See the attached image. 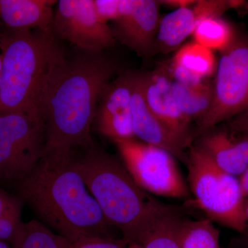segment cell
<instances>
[{
  "mask_svg": "<svg viewBox=\"0 0 248 248\" xmlns=\"http://www.w3.org/2000/svg\"><path fill=\"white\" fill-rule=\"evenodd\" d=\"M76 150L42 155L17 183L18 197L57 234L73 243L83 237L114 238V227L103 215L75 166Z\"/></svg>",
  "mask_w": 248,
  "mask_h": 248,
  "instance_id": "1",
  "label": "cell"
},
{
  "mask_svg": "<svg viewBox=\"0 0 248 248\" xmlns=\"http://www.w3.org/2000/svg\"><path fill=\"white\" fill-rule=\"evenodd\" d=\"M117 71L103 52L82 51L54 69L40 102L46 129L44 154L94 146L91 131L98 102Z\"/></svg>",
  "mask_w": 248,
  "mask_h": 248,
  "instance_id": "2",
  "label": "cell"
},
{
  "mask_svg": "<svg viewBox=\"0 0 248 248\" xmlns=\"http://www.w3.org/2000/svg\"><path fill=\"white\" fill-rule=\"evenodd\" d=\"M83 150L79 156L75 153L77 170L106 219L133 246L165 203L140 187L115 156L95 146Z\"/></svg>",
  "mask_w": 248,
  "mask_h": 248,
  "instance_id": "3",
  "label": "cell"
},
{
  "mask_svg": "<svg viewBox=\"0 0 248 248\" xmlns=\"http://www.w3.org/2000/svg\"><path fill=\"white\" fill-rule=\"evenodd\" d=\"M2 73L0 113L42 117L41 99L55 68L66 53L53 32L11 31L0 36Z\"/></svg>",
  "mask_w": 248,
  "mask_h": 248,
  "instance_id": "4",
  "label": "cell"
},
{
  "mask_svg": "<svg viewBox=\"0 0 248 248\" xmlns=\"http://www.w3.org/2000/svg\"><path fill=\"white\" fill-rule=\"evenodd\" d=\"M186 164L195 203L212 221L244 232L245 200L239 179L220 169L200 148H190Z\"/></svg>",
  "mask_w": 248,
  "mask_h": 248,
  "instance_id": "5",
  "label": "cell"
},
{
  "mask_svg": "<svg viewBox=\"0 0 248 248\" xmlns=\"http://www.w3.org/2000/svg\"><path fill=\"white\" fill-rule=\"evenodd\" d=\"M221 53L213 84V103L199 122V134L248 112V36L236 34L232 45Z\"/></svg>",
  "mask_w": 248,
  "mask_h": 248,
  "instance_id": "6",
  "label": "cell"
},
{
  "mask_svg": "<svg viewBox=\"0 0 248 248\" xmlns=\"http://www.w3.org/2000/svg\"><path fill=\"white\" fill-rule=\"evenodd\" d=\"M46 129L42 117L0 113V180L19 183L45 151Z\"/></svg>",
  "mask_w": 248,
  "mask_h": 248,
  "instance_id": "7",
  "label": "cell"
},
{
  "mask_svg": "<svg viewBox=\"0 0 248 248\" xmlns=\"http://www.w3.org/2000/svg\"><path fill=\"white\" fill-rule=\"evenodd\" d=\"M114 142L125 169L143 190L169 198L188 197L187 184L169 151L135 138Z\"/></svg>",
  "mask_w": 248,
  "mask_h": 248,
  "instance_id": "8",
  "label": "cell"
},
{
  "mask_svg": "<svg viewBox=\"0 0 248 248\" xmlns=\"http://www.w3.org/2000/svg\"><path fill=\"white\" fill-rule=\"evenodd\" d=\"M52 31L82 51L100 53L115 45L113 32L98 16L94 0L58 1Z\"/></svg>",
  "mask_w": 248,
  "mask_h": 248,
  "instance_id": "9",
  "label": "cell"
},
{
  "mask_svg": "<svg viewBox=\"0 0 248 248\" xmlns=\"http://www.w3.org/2000/svg\"><path fill=\"white\" fill-rule=\"evenodd\" d=\"M160 19L157 1L122 0L120 18L112 32L124 45L146 56L154 50Z\"/></svg>",
  "mask_w": 248,
  "mask_h": 248,
  "instance_id": "10",
  "label": "cell"
},
{
  "mask_svg": "<svg viewBox=\"0 0 248 248\" xmlns=\"http://www.w3.org/2000/svg\"><path fill=\"white\" fill-rule=\"evenodd\" d=\"M99 102L94 121L101 133L113 141L135 138L132 117L131 73L109 83Z\"/></svg>",
  "mask_w": 248,
  "mask_h": 248,
  "instance_id": "11",
  "label": "cell"
},
{
  "mask_svg": "<svg viewBox=\"0 0 248 248\" xmlns=\"http://www.w3.org/2000/svg\"><path fill=\"white\" fill-rule=\"evenodd\" d=\"M231 0H199L192 6L174 10L160 19L155 47L164 53L177 50L205 18L222 17L231 9Z\"/></svg>",
  "mask_w": 248,
  "mask_h": 248,
  "instance_id": "12",
  "label": "cell"
},
{
  "mask_svg": "<svg viewBox=\"0 0 248 248\" xmlns=\"http://www.w3.org/2000/svg\"><path fill=\"white\" fill-rule=\"evenodd\" d=\"M143 95L153 114L187 146L190 141V123L182 115L172 93V78L167 67L140 74Z\"/></svg>",
  "mask_w": 248,
  "mask_h": 248,
  "instance_id": "13",
  "label": "cell"
},
{
  "mask_svg": "<svg viewBox=\"0 0 248 248\" xmlns=\"http://www.w3.org/2000/svg\"><path fill=\"white\" fill-rule=\"evenodd\" d=\"M132 117L135 138L140 141L163 148L186 162V146L153 114L143 95L140 74L131 73Z\"/></svg>",
  "mask_w": 248,
  "mask_h": 248,
  "instance_id": "14",
  "label": "cell"
},
{
  "mask_svg": "<svg viewBox=\"0 0 248 248\" xmlns=\"http://www.w3.org/2000/svg\"><path fill=\"white\" fill-rule=\"evenodd\" d=\"M197 146L224 172L240 177L248 167V139L244 133L226 130L202 134Z\"/></svg>",
  "mask_w": 248,
  "mask_h": 248,
  "instance_id": "15",
  "label": "cell"
},
{
  "mask_svg": "<svg viewBox=\"0 0 248 248\" xmlns=\"http://www.w3.org/2000/svg\"><path fill=\"white\" fill-rule=\"evenodd\" d=\"M52 0H0V17L13 31L40 30L53 32Z\"/></svg>",
  "mask_w": 248,
  "mask_h": 248,
  "instance_id": "16",
  "label": "cell"
},
{
  "mask_svg": "<svg viewBox=\"0 0 248 248\" xmlns=\"http://www.w3.org/2000/svg\"><path fill=\"white\" fill-rule=\"evenodd\" d=\"M184 218L177 208L165 204L133 246L137 248H180L179 232Z\"/></svg>",
  "mask_w": 248,
  "mask_h": 248,
  "instance_id": "17",
  "label": "cell"
},
{
  "mask_svg": "<svg viewBox=\"0 0 248 248\" xmlns=\"http://www.w3.org/2000/svg\"><path fill=\"white\" fill-rule=\"evenodd\" d=\"M171 88L178 108L189 123L200 122L208 113L213 100V84L205 81L192 87L172 80Z\"/></svg>",
  "mask_w": 248,
  "mask_h": 248,
  "instance_id": "18",
  "label": "cell"
},
{
  "mask_svg": "<svg viewBox=\"0 0 248 248\" xmlns=\"http://www.w3.org/2000/svg\"><path fill=\"white\" fill-rule=\"evenodd\" d=\"M236 35L232 26L222 17L202 19L192 35L196 43L212 51L221 53L232 45Z\"/></svg>",
  "mask_w": 248,
  "mask_h": 248,
  "instance_id": "19",
  "label": "cell"
},
{
  "mask_svg": "<svg viewBox=\"0 0 248 248\" xmlns=\"http://www.w3.org/2000/svg\"><path fill=\"white\" fill-rule=\"evenodd\" d=\"M171 62L203 79L216 73L218 65L215 52L194 41L179 47Z\"/></svg>",
  "mask_w": 248,
  "mask_h": 248,
  "instance_id": "20",
  "label": "cell"
},
{
  "mask_svg": "<svg viewBox=\"0 0 248 248\" xmlns=\"http://www.w3.org/2000/svg\"><path fill=\"white\" fill-rule=\"evenodd\" d=\"M180 248H220L219 232L209 219L184 218L179 232Z\"/></svg>",
  "mask_w": 248,
  "mask_h": 248,
  "instance_id": "21",
  "label": "cell"
},
{
  "mask_svg": "<svg viewBox=\"0 0 248 248\" xmlns=\"http://www.w3.org/2000/svg\"><path fill=\"white\" fill-rule=\"evenodd\" d=\"M69 241L36 220L24 223L12 248H68Z\"/></svg>",
  "mask_w": 248,
  "mask_h": 248,
  "instance_id": "22",
  "label": "cell"
},
{
  "mask_svg": "<svg viewBox=\"0 0 248 248\" xmlns=\"http://www.w3.org/2000/svg\"><path fill=\"white\" fill-rule=\"evenodd\" d=\"M22 205L9 210L0 218V241L12 246L22 231Z\"/></svg>",
  "mask_w": 248,
  "mask_h": 248,
  "instance_id": "23",
  "label": "cell"
},
{
  "mask_svg": "<svg viewBox=\"0 0 248 248\" xmlns=\"http://www.w3.org/2000/svg\"><path fill=\"white\" fill-rule=\"evenodd\" d=\"M123 239L105 237H83L69 243L68 248H128Z\"/></svg>",
  "mask_w": 248,
  "mask_h": 248,
  "instance_id": "24",
  "label": "cell"
},
{
  "mask_svg": "<svg viewBox=\"0 0 248 248\" xmlns=\"http://www.w3.org/2000/svg\"><path fill=\"white\" fill-rule=\"evenodd\" d=\"M94 4L103 22H115L120 17V0H94Z\"/></svg>",
  "mask_w": 248,
  "mask_h": 248,
  "instance_id": "25",
  "label": "cell"
},
{
  "mask_svg": "<svg viewBox=\"0 0 248 248\" xmlns=\"http://www.w3.org/2000/svg\"><path fill=\"white\" fill-rule=\"evenodd\" d=\"M23 203L19 197L11 195L0 187V218L9 210L23 205Z\"/></svg>",
  "mask_w": 248,
  "mask_h": 248,
  "instance_id": "26",
  "label": "cell"
},
{
  "mask_svg": "<svg viewBox=\"0 0 248 248\" xmlns=\"http://www.w3.org/2000/svg\"><path fill=\"white\" fill-rule=\"evenodd\" d=\"M157 1L159 4H164L169 7L174 8V10L188 7L196 2L195 0H164Z\"/></svg>",
  "mask_w": 248,
  "mask_h": 248,
  "instance_id": "27",
  "label": "cell"
},
{
  "mask_svg": "<svg viewBox=\"0 0 248 248\" xmlns=\"http://www.w3.org/2000/svg\"><path fill=\"white\" fill-rule=\"evenodd\" d=\"M239 181L241 192L244 198L246 199V197H248V167L240 176Z\"/></svg>",
  "mask_w": 248,
  "mask_h": 248,
  "instance_id": "28",
  "label": "cell"
},
{
  "mask_svg": "<svg viewBox=\"0 0 248 248\" xmlns=\"http://www.w3.org/2000/svg\"><path fill=\"white\" fill-rule=\"evenodd\" d=\"M242 115H245V119H246V122H241L240 125H241V130L244 132L245 135L247 136L248 139V112L243 113Z\"/></svg>",
  "mask_w": 248,
  "mask_h": 248,
  "instance_id": "29",
  "label": "cell"
},
{
  "mask_svg": "<svg viewBox=\"0 0 248 248\" xmlns=\"http://www.w3.org/2000/svg\"><path fill=\"white\" fill-rule=\"evenodd\" d=\"M245 216H246V223L248 224V201H245Z\"/></svg>",
  "mask_w": 248,
  "mask_h": 248,
  "instance_id": "30",
  "label": "cell"
},
{
  "mask_svg": "<svg viewBox=\"0 0 248 248\" xmlns=\"http://www.w3.org/2000/svg\"><path fill=\"white\" fill-rule=\"evenodd\" d=\"M0 248H12V246L9 244V243L0 241Z\"/></svg>",
  "mask_w": 248,
  "mask_h": 248,
  "instance_id": "31",
  "label": "cell"
},
{
  "mask_svg": "<svg viewBox=\"0 0 248 248\" xmlns=\"http://www.w3.org/2000/svg\"><path fill=\"white\" fill-rule=\"evenodd\" d=\"M128 248H137L135 246H129Z\"/></svg>",
  "mask_w": 248,
  "mask_h": 248,
  "instance_id": "32",
  "label": "cell"
}]
</instances>
